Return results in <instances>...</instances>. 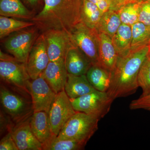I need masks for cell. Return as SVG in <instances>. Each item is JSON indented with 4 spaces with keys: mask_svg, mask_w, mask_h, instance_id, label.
Wrapping results in <instances>:
<instances>
[{
    "mask_svg": "<svg viewBox=\"0 0 150 150\" xmlns=\"http://www.w3.org/2000/svg\"><path fill=\"white\" fill-rule=\"evenodd\" d=\"M27 89L32 98L33 112H48L56 94L41 76L28 81Z\"/></svg>",
    "mask_w": 150,
    "mask_h": 150,
    "instance_id": "11",
    "label": "cell"
},
{
    "mask_svg": "<svg viewBox=\"0 0 150 150\" xmlns=\"http://www.w3.org/2000/svg\"><path fill=\"white\" fill-rule=\"evenodd\" d=\"M28 2L32 5L35 4L39 0H27Z\"/></svg>",
    "mask_w": 150,
    "mask_h": 150,
    "instance_id": "34",
    "label": "cell"
},
{
    "mask_svg": "<svg viewBox=\"0 0 150 150\" xmlns=\"http://www.w3.org/2000/svg\"><path fill=\"white\" fill-rule=\"evenodd\" d=\"M103 14L93 3L88 0H82L81 22L87 27L97 30Z\"/></svg>",
    "mask_w": 150,
    "mask_h": 150,
    "instance_id": "22",
    "label": "cell"
},
{
    "mask_svg": "<svg viewBox=\"0 0 150 150\" xmlns=\"http://www.w3.org/2000/svg\"><path fill=\"white\" fill-rule=\"evenodd\" d=\"M86 76L89 82L96 90L103 92L108 91L111 81V72L99 65H92Z\"/></svg>",
    "mask_w": 150,
    "mask_h": 150,
    "instance_id": "19",
    "label": "cell"
},
{
    "mask_svg": "<svg viewBox=\"0 0 150 150\" xmlns=\"http://www.w3.org/2000/svg\"><path fill=\"white\" fill-rule=\"evenodd\" d=\"M43 34L50 62L64 59L70 48L76 46L70 33L65 30L50 29Z\"/></svg>",
    "mask_w": 150,
    "mask_h": 150,
    "instance_id": "10",
    "label": "cell"
},
{
    "mask_svg": "<svg viewBox=\"0 0 150 150\" xmlns=\"http://www.w3.org/2000/svg\"><path fill=\"white\" fill-rule=\"evenodd\" d=\"M68 74L65 67L64 59L50 62L40 75L48 83L56 93L64 90Z\"/></svg>",
    "mask_w": 150,
    "mask_h": 150,
    "instance_id": "14",
    "label": "cell"
},
{
    "mask_svg": "<svg viewBox=\"0 0 150 150\" xmlns=\"http://www.w3.org/2000/svg\"><path fill=\"white\" fill-rule=\"evenodd\" d=\"M0 150H19L11 132H9L1 139Z\"/></svg>",
    "mask_w": 150,
    "mask_h": 150,
    "instance_id": "31",
    "label": "cell"
},
{
    "mask_svg": "<svg viewBox=\"0 0 150 150\" xmlns=\"http://www.w3.org/2000/svg\"><path fill=\"white\" fill-rule=\"evenodd\" d=\"M0 76L1 80L14 87L28 90L30 78L26 64L17 61L13 56L0 51Z\"/></svg>",
    "mask_w": 150,
    "mask_h": 150,
    "instance_id": "5",
    "label": "cell"
},
{
    "mask_svg": "<svg viewBox=\"0 0 150 150\" xmlns=\"http://www.w3.org/2000/svg\"><path fill=\"white\" fill-rule=\"evenodd\" d=\"M150 45V43H149V46Z\"/></svg>",
    "mask_w": 150,
    "mask_h": 150,
    "instance_id": "36",
    "label": "cell"
},
{
    "mask_svg": "<svg viewBox=\"0 0 150 150\" xmlns=\"http://www.w3.org/2000/svg\"><path fill=\"white\" fill-rule=\"evenodd\" d=\"M64 90L70 98H75L96 91L89 82L86 75L81 76L68 74Z\"/></svg>",
    "mask_w": 150,
    "mask_h": 150,
    "instance_id": "18",
    "label": "cell"
},
{
    "mask_svg": "<svg viewBox=\"0 0 150 150\" xmlns=\"http://www.w3.org/2000/svg\"><path fill=\"white\" fill-rule=\"evenodd\" d=\"M99 120L93 115L76 111L57 137L60 139L74 140L86 144L98 129Z\"/></svg>",
    "mask_w": 150,
    "mask_h": 150,
    "instance_id": "3",
    "label": "cell"
},
{
    "mask_svg": "<svg viewBox=\"0 0 150 150\" xmlns=\"http://www.w3.org/2000/svg\"><path fill=\"white\" fill-rule=\"evenodd\" d=\"M50 62L42 33L36 38L28 58L26 68L30 79H35L40 76Z\"/></svg>",
    "mask_w": 150,
    "mask_h": 150,
    "instance_id": "12",
    "label": "cell"
},
{
    "mask_svg": "<svg viewBox=\"0 0 150 150\" xmlns=\"http://www.w3.org/2000/svg\"><path fill=\"white\" fill-rule=\"evenodd\" d=\"M143 0H111L110 10L117 11L122 7L133 3H139Z\"/></svg>",
    "mask_w": 150,
    "mask_h": 150,
    "instance_id": "32",
    "label": "cell"
},
{
    "mask_svg": "<svg viewBox=\"0 0 150 150\" xmlns=\"http://www.w3.org/2000/svg\"><path fill=\"white\" fill-rule=\"evenodd\" d=\"M44 2L43 9L31 19L43 32L56 29L70 33L81 22L82 0H44Z\"/></svg>",
    "mask_w": 150,
    "mask_h": 150,
    "instance_id": "1",
    "label": "cell"
},
{
    "mask_svg": "<svg viewBox=\"0 0 150 150\" xmlns=\"http://www.w3.org/2000/svg\"><path fill=\"white\" fill-rule=\"evenodd\" d=\"M129 108L131 110L144 109L150 112V94L132 100L129 105Z\"/></svg>",
    "mask_w": 150,
    "mask_h": 150,
    "instance_id": "30",
    "label": "cell"
},
{
    "mask_svg": "<svg viewBox=\"0 0 150 150\" xmlns=\"http://www.w3.org/2000/svg\"><path fill=\"white\" fill-rule=\"evenodd\" d=\"M139 21L150 26V0H143L140 2Z\"/></svg>",
    "mask_w": 150,
    "mask_h": 150,
    "instance_id": "29",
    "label": "cell"
},
{
    "mask_svg": "<svg viewBox=\"0 0 150 150\" xmlns=\"http://www.w3.org/2000/svg\"><path fill=\"white\" fill-rule=\"evenodd\" d=\"M137 83L142 90L141 96L150 94V56L148 55L140 67L137 76Z\"/></svg>",
    "mask_w": 150,
    "mask_h": 150,
    "instance_id": "27",
    "label": "cell"
},
{
    "mask_svg": "<svg viewBox=\"0 0 150 150\" xmlns=\"http://www.w3.org/2000/svg\"><path fill=\"white\" fill-rule=\"evenodd\" d=\"M30 128L38 140L45 144L52 137L48 112L44 111L33 112L30 119Z\"/></svg>",
    "mask_w": 150,
    "mask_h": 150,
    "instance_id": "17",
    "label": "cell"
},
{
    "mask_svg": "<svg viewBox=\"0 0 150 150\" xmlns=\"http://www.w3.org/2000/svg\"><path fill=\"white\" fill-rule=\"evenodd\" d=\"M35 25L33 22L22 21L13 18L0 16V38L3 39L14 33Z\"/></svg>",
    "mask_w": 150,
    "mask_h": 150,
    "instance_id": "24",
    "label": "cell"
},
{
    "mask_svg": "<svg viewBox=\"0 0 150 150\" xmlns=\"http://www.w3.org/2000/svg\"><path fill=\"white\" fill-rule=\"evenodd\" d=\"M98 34L97 30L91 29L82 22L76 25L70 33L75 46L87 56L93 65H98Z\"/></svg>",
    "mask_w": 150,
    "mask_h": 150,
    "instance_id": "6",
    "label": "cell"
},
{
    "mask_svg": "<svg viewBox=\"0 0 150 150\" xmlns=\"http://www.w3.org/2000/svg\"><path fill=\"white\" fill-rule=\"evenodd\" d=\"M148 55L150 56V45L149 46V54H148Z\"/></svg>",
    "mask_w": 150,
    "mask_h": 150,
    "instance_id": "35",
    "label": "cell"
},
{
    "mask_svg": "<svg viewBox=\"0 0 150 150\" xmlns=\"http://www.w3.org/2000/svg\"><path fill=\"white\" fill-rule=\"evenodd\" d=\"M111 39L118 56L127 55L131 52L132 42L131 26L122 23Z\"/></svg>",
    "mask_w": 150,
    "mask_h": 150,
    "instance_id": "21",
    "label": "cell"
},
{
    "mask_svg": "<svg viewBox=\"0 0 150 150\" xmlns=\"http://www.w3.org/2000/svg\"><path fill=\"white\" fill-rule=\"evenodd\" d=\"M0 99L5 112L16 123L27 120L33 112L32 103L3 86H1Z\"/></svg>",
    "mask_w": 150,
    "mask_h": 150,
    "instance_id": "8",
    "label": "cell"
},
{
    "mask_svg": "<svg viewBox=\"0 0 150 150\" xmlns=\"http://www.w3.org/2000/svg\"><path fill=\"white\" fill-rule=\"evenodd\" d=\"M122 24L117 12L109 10L103 15L99 25L98 32L103 33L112 38Z\"/></svg>",
    "mask_w": 150,
    "mask_h": 150,
    "instance_id": "25",
    "label": "cell"
},
{
    "mask_svg": "<svg viewBox=\"0 0 150 150\" xmlns=\"http://www.w3.org/2000/svg\"><path fill=\"white\" fill-rule=\"evenodd\" d=\"M131 51L140 50L149 46L150 26L139 21L132 25Z\"/></svg>",
    "mask_w": 150,
    "mask_h": 150,
    "instance_id": "23",
    "label": "cell"
},
{
    "mask_svg": "<svg viewBox=\"0 0 150 150\" xmlns=\"http://www.w3.org/2000/svg\"><path fill=\"white\" fill-rule=\"evenodd\" d=\"M93 3L103 13L110 10L111 0H88Z\"/></svg>",
    "mask_w": 150,
    "mask_h": 150,
    "instance_id": "33",
    "label": "cell"
},
{
    "mask_svg": "<svg viewBox=\"0 0 150 150\" xmlns=\"http://www.w3.org/2000/svg\"><path fill=\"white\" fill-rule=\"evenodd\" d=\"M0 14L13 18L31 19L34 16L20 0H0Z\"/></svg>",
    "mask_w": 150,
    "mask_h": 150,
    "instance_id": "20",
    "label": "cell"
},
{
    "mask_svg": "<svg viewBox=\"0 0 150 150\" xmlns=\"http://www.w3.org/2000/svg\"><path fill=\"white\" fill-rule=\"evenodd\" d=\"M139 4L140 2L129 4L116 11L122 23L131 26L139 22Z\"/></svg>",
    "mask_w": 150,
    "mask_h": 150,
    "instance_id": "28",
    "label": "cell"
},
{
    "mask_svg": "<svg viewBox=\"0 0 150 150\" xmlns=\"http://www.w3.org/2000/svg\"><path fill=\"white\" fill-rule=\"evenodd\" d=\"M38 36L36 28H28L10 35L4 46L17 61L26 64L30 52Z\"/></svg>",
    "mask_w": 150,
    "mask_h": 150,
    "instance_id": "7",
    "label": "cell"
},
{
    "mask_svg": "<svg viewBox=\"0 0 150 150\" xmlns=\"http://www.w3.org/2000/svg\"><path fill=\"white\" fill-rule=\"evenodd\" d=\"M149 46L127 55L118 56L111 72L110 87L106 92L113 100L125 97L136 92L137 76L141 66L149 54Z\"/></svg>",
    "mask_w": 150,
    "mask_h": 150,
    "instance_id": "2",
    "label": "cell"
},
{
    "mask_svg": "<svg viewBox=\"0 0 150 150\" xmlns=\"http://www.w3.org/2000/svg\"><path fill=\"white\" fill-rule=\"evenodd\" d=\"M10 132L19 150H43L42 144L31 130L30 119L17 123Z\"/></svg>",
    "mask_w": 150,
    "mask_h": 150,
    "instance_id": "13",
    "label": "cell"
},
{
    "mask_svg": "<svg viewBox=\"0 0 150 150\" xmlns=\"http://www.w3.org/2000/svg\"><path fill=\"white\" fill-rule=\"evenodd\" d=\"M98 65L112 72L115 68L118 54L112 39L103 33L98 32Z\"/></svg>",
    "mask_w": 150,
    "mask_h": 150,
    "instance_id": "16",
    "label": "cell"
},
{
    "mask_svg": "<svg viewBox=\"0 0 150 150\" xmlns=\"http://www.w3.org/2000/svg\"><path fill=\"white\" fill-rule=\"evenodd\" d=\"M64 62L68 74L74 76L86 75L93 65L87 56L76 46L69 50Z\"/></svg>",
    "mask_w": 150,
    "mask_h": 150,
    "instance_id": "15",
    "label": "cell"
},
{
    "mask_svg": "<svg viewBox=\"0 0 150 150\" xmlns=\"http://www.w3.org/2000/svg\"><path fill=\"white\" fill-rule=\"evenodd\" d=\"M70 100L75 111L93 115L100 120L109 112L114 100L106 92L96 90Z\"/></svg>",
    "mask_w": 150,
    "mask_h": 150,
    "instance_id": "4",
    "label": "cell"
},
{
    "mask_svg": "<svg viewBox=\"0 0 150 150\" xmlns=\"http://www.w3.org/2000/svg\"><path fill=\"white\" fill-rule=\"evenodd\" d=\"M76 112L64 90L56 94L48 112L52 135L58 136L67 121Z\"/></svg>",
    "mask_w": 150,
    "mask_h": 150,
    "instance_id": "9",
    "label": "cell"
},
{
    "mask_svg": "<svg viewBox=\"0 0 150 150\" xmlns=\"http://www.w3.org/2000/svg\"><path fill=\"white\" fill-rule=\"evenodd\" d=\"M86 144L74 141L60 139L57 136H52L51 139L42 144L43 150H80L83 149Z\"/></svg>",
    "mask_w": 150,
    "mask_h": 150,
    "instance_id": "26",
    "label": "cell"
}]
</instances>
